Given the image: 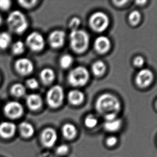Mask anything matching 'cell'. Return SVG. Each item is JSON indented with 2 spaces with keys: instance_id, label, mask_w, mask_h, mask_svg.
<instances>
[{
  "instance_id": "obj_1",
  "label": "cell",
  "mask_w": 157,
  "mask_h": 157,
  "mask_svg": "<svg viewBox=\"0 0 157 157\" xmlns=\"http://www.w3.org/2000/svg\"><path fill=\"white\" fill-rule=\"evenodd\" d=\"M96 108L98 113L105 117L108 115H117L121 109V104L116 97L111 94H104L97 100Z\"/></svg>"
},
{
  "instance_id": "obj_2",
  "label": "cell",
  "mask_w": 157,
  "mask_h": 157,
  "mask_svg": "<svg viewBox=\"0 0 157 157\" xmlns=\"http://www.w3.org/2000/svg\"><path fill=\"white\" fill-rule=\"evenodd\" d=\"M70 44L74 51L77 53H83L89 46V36L83 30L72 31L70 34Z\"/></svg>"
},
{
  "instance_id": "obj_3",
  "label": "cell",
  "mask_w": 157,
  "mask_h": 157,
  "mask_svg": "<svg viewBox=\"0 0 157 157\" xmlns=\"http://www.w3.org/2000/svg\"><path fill=\"white\" fill-rule=\"evenodd\" d=\"M9 27L17 34H22L28 28L25 16L20 11H13L9 15L7 19Z\"/></svg>"
},
{
  "instance_id": "obj_4",
  "label": "cell",
  "mask_w": 157,
  "mask_h": 157,
  "mask_svg": "<svg viewBox=\"0 0 157 157\" xmlns=\"http://www.w3.org/2000/svg\"><path fill=\"white\" fill-rule=\"evenodd\" d=\"M89 79V73L82 66H79L70 71L68 76V81L73 86H82L85 85Z\"/></svg>"
},
{
  "instance_id": "obj_5",
  "label": "cell",
  "mask_w": 157,
  "mask_h": 157,
  "mask_svg": "<svg viewBox=\"0 0 157 157\" xmlns=\"http://www.w3.org/2000/svg\"><path fill=\"white\" fill-rule=\"evenodd\" d=\"M109 23V20L107 15L102 12L94 13L90 18V26L96 32H103L108 28Z\"/></svg>"
},
{
  "instance_id": "obj_6",
  "label": "cell",
  "mask_w": 157,
  "mask_h": 157,
  "mask_svg": "<svg viewBox=\"0 0 157 157\" xmlns=\"http://www.w3.org/2000/svg\"><path fill=\"white\" fill-rule=\"evenodd\" d=\"M64 99L63 88L59 85H55L47 92L46 100L52 108H57L61 105Z\"/></svg>"
},
{
  "instance_id": "obj_7",
  "label": "cell",
  "mask_w": 157,
  "mask_h": 157,
  "mask_svg": "<svg viewBox=\"0 0 157 157\" xmlns=\"http://www.w3.org/2000/svg\"><path fill=\"white\" fill-rule=\"evenodd\" d=\"M26 44L33 51L40 52L45 47V42L41 34L38 32H33L28 36L26 38Z\"/></svg>"
},
{
  "instance_id": "obj_8",
  "label": "cell",
  "mask_w": 157,
  "mask_h": 157,
  "mask_svg": "<svg viewBox=\"0 0 157 157\" xmlns=\"http://www.w3.org/2000/svg\"><path fill=\"white\" fill-rule=\"evenodd\" d=\"M4 109L6 115L10 119H18L23 114V107L19 102L17 101H10L7 103Z\"/></svg>"
},
{
  "instance_id": "obj_9",
  "label": "cell",
  "mask_w": 157,
  "mask_h": 157,
  "mask_svg": "<svg viewBox=\"0 0 157 157\" xmlns=\"http://www.w3.org/2000/svg\"><path fill=\"white\" fill-rule=\"evenodd\" d=\"M153 75L151 70L144 69L136 75L135 81L139 87H145L151 84L153 81Z\"/></svg>"
},
{
  "instance_id": "obj_10",
  "label": "cell",
  "mask_w": 157,
  "mask_h": 157,
  "mask_svg": "<svg viewBox=\"0 0 157 157\" xmlns=\"http://www.w3.org/2000/svg\"><path fill=\"white\" fill-rule=\"evenodd\" d=\"M15 68L17 72L21 75H28L33 71L34 66L30 59L21 58L16 62Z\"/></svg>"
},
{
  "instance_id": "obj_11",
  "label": "cell",
  "mask_w": 157,
  "mask_h": 157,
  "mask_svg": "<svg viewBox=\"0 0 157 157\" xmlns=\"http://www.w3.org/2000/svg\"><path fill=\"white\" fill-rule=\"evenodd\" d=\"M57 140V132L52 128H46L41 134V143L44 146L46 147H53Z\"/></svg>"
},
{
  "instance_id": "obj_12",
  "label": "cell",
  "mask_w": 157,
  "mask_h": 157,
  "mask_svg": "<svg viewBox=\"0 0 157 157\" xmlns=\"http://www.w3.org/2000/svg\"><path fill=\"white\" fill-rule=\"evenodd\" d=\"M66 39L65 33L61 30H56L52 32L48 37L49 45L54 48L62 47Z\"/></svg>"
},
{
  "instance_id": "obj_13",
  "label": "cell",
  "mask_w": 157,
  "mask_h": 157,
  "mask_svg": "<svg viewBox=\"0 0 157 157\" xmlns=\"http://www.w3.org/2000/svg\"><path fill=\"white\" fill-rule=\"evenodd\" d=\"M16 126L11 122H3L0 123V136L2 138L8 139L15 135Z\"/></svg>"
},
{
  "instance_id": "obj_14",
  "label": "cell",
  "mask_w": 157,
  "mask_h": 157,
  "mask_svg": "<svg viewBox=\"0 0 157 157\" xmlns=\"http://www.w3.org/2000/svg\"><path fill=\"white\" fill-rule=\"evenodd\" d=\"M94 46L97 52L100 54H104L110 48V41L106 36H99L94 41Z\"/></svg>"
},
{
  "instance_id": "obj_15",
  "label": "cell",
  "mask_w": 157,
  "mask_h": 157,
  "mask_svg": "<svg viewBox=\"0 0 157 157\" xmlns=\"http://www.w3.org/2000/svg\"><path fill=\"white\" fill-rule=\"evenodd\" d=\"M26 104L29 108L32 110H36L40 108L43 104V100L37 94H31L26 98Z\"/></svg>"
},
{
  "instance_id": "obj_16",
  "label": "cell",
  "mask_w": 157,
  "mask_h": 157,
  "mask_svg": "<svg viewBox=\"0 0 157 157\" xmlns=\"http://www.w3.org/2000/svg\"><path fill=\"white\" fill-rule=\"evenodd\" d=\"M68 100L73 105H78L83 102L84 95L82 92L77 90L70 91L68 94Z\"/></svg>"
},
{
  "instance_id": "obj_17",
  "label": "cell",
  "mask_w": 157,
  "mask_h": 157,
  "mask_svg": "<svg viewBox=\"0 0 157 157\" xmlns=\"http://www.w3.org/2000/svg\"><path fill=\"white\" fill-rule=\"evenodd\" d=\"M19 130L24 138H29L33 136L34 128L33 126L27 122H23L19 125Z\"/></svg>"
},
{
  "instance_id": "obj_18",
  "label": "cell",
  "mask_w": 157,
  "mask_h": 157,
  "mask_svg": "<svg viewBox=\"0 0 157 157\" xmlns=\"http://www.w3.org/2000/svg\"><path fill=\"white\" fill-rule=\"evenodd\" d=\"M41 80L45 84H49L55 78V73L51 68H45L40 74Z\"/></svg>"
},
{
  "instance_id": "obj_19",
  "label": "cell",
  "mask_w": 157,
  "mask_h": 157,
  "mask_svg": "<svg viewBox=\"0 0 157 157\" xmlns=\"http://www.w3.org/2000/svg\"><path fill=\"white\" fill-rule=\"evenodd\" d=\"M62 131L64 137L68 140H72L76 136V128L72 124L67 123L64 124Z\"/></svg>"
},
{
  "instance_id": "obj_20",
  "label": "cell",
  "mask_w": 157,
  "mask_h": 157,
  "mask_svg": "<svg viewBox=\"0 0 157 157\" xmlns=\"http://www.w3.org/2000/svg\"><path fill=\"white\" fill-rule=\"evenodd\" d=\"M122 124L121 120L115 119L110 121H106L104 123L105 129L108 132H117L120 128Z\"/></svg>"
},
{
  "instance_id": "obj_21",
  "label": "cell",
  "mask_w": 157,
  "mask_h": 157,
  "mask_svg": "<svg viewBox=\"0 0 157 157\" xmlns=\"http://www.w3.org/2000/svg\"><path fill=\"white\" fill-rule=\"evenodd\" d=\"M106 71L105 64L102 61H98L94 62L92 66V71L96 76H102Z\"/></svg>"
},
{
  "instance_id": "obj_22",
  "label": "cell",
  "mask_w": 157,
  "mask_h": 157,
  "mask_svg": "<svg viewBox=\"0 0 157 157\" xmlns=\"http://www.w3.org/2000/svg\"><path fill=\"white\" fill-rule=\"evenodd\" d=\"M11 93L16 97H21L25 94V87L20 83H16L11 88Z\"/></svg>"
},
{
  "instance_id": "obj_23",
  "label": "cell",
  "mask_w": 157,
  "mask_h": 157,
  "mask_svg": "<svg viewBox=\"0 0 157 157\" xmlns=\"http://www.w3.org/2000/svg\"><path fill=\"white\" fill-rule=\"evenodd\" d=\"M11 37L8 33L2 32L0 33V48L6 49L10 44Z\"/></svg>"
},
{
  "instance_id": "obj_24",
  "label": "cell",
  "mask_w": 157,
  "mask_h": 157,
  "mask_svg": "<svg viewBox=\"0 0 157 157\" xmlns=\"http://www.w3.org/2000/svg\"><path fill=\"white\" fill-rule=\"evenodd\" d=\"M128 19L131 25L133 26L137 25L140 22L141 14L138 11H132L130 13Z\"/></svg>"
},
{
  "instance_id": "obj_25",
  "label": "cell",
  "mask_w": 157,
  "mask_h": 157,
  "mask_svg": "<svg viewBox=\"0 0 157 157\" xmlns=\"http://www.w3.org/2000/svg\"><path fill=\"white\" fill-rule=\"evenodd\" d=\"M73 62V58L69 54L63 55L59 59V64L62 68L64 69L68 68L72 64Z\"/></svg>"
},
{
  "instance_id": "obj_26",
  "label": "cell",
  "mask_w": 157,
  "mask_h": 157,
  "mask_svg": "<svg viewBox=\"0 0 157 157\" xmlns=\"http://www.w3.org/2000/svg\"><path fill=\"white\" fill-rule=\"evenodd\" d=\"M25 50V46L21 41H18L13 44L12 47V51L14 54L19 55L23 53Z\"/></svg>"
},
{
  "instance_id": "obj_27",
  "label": "cell",
  "mask_w": 157,
  "mask_h": 157,
  "mask_svg": "<svg viewBox=\"0 0 157 157\" xmlns=\"http://www.w3.org/2000/svg\"><path fill=\"white\" fill-rule=\"evenodd\" d=\"M98 123V120L92 115H88L85 119V124L87 128H94Z\"/></svg>"
},
{
  "instance_id": "obj_28",
  "label": "cell",
  "mask_w": 157,
  "mask_h": 157,
  "mask_svg": "<svg viewBox=\"0 0 157 157\" xmlns=\"http://www.w3.org/2000/svg\"><path fill=\"white\" fill-rule=\"evenodd\" d=\"M80 24H81V20L79 18L76 17L72 18L69 23V27L71 29V31L78 30V28Z\"/></svg>"
},
{
  "instance_id": "obj_29",
  "label": "cell",
  "mask_w": 157,
  "mask_h": 157,
  "mask_svg": "<svg viewBox=\"0 0 157 157\" xmlns=\"http://www.w3.org/2000/svg\"><path fill=\"white\" fill-rule=\"evenodd\" d=\"M69 151V147L68 145L66 144H62L59 145V147H57L56 149V153L59 155H65L66 154L68 153Z\"/></svg>"
},
{
  "instance_id": "obj_30",
  "label": "cell",
  "mask_w": 157,
  "mask_h": 157,
  "mask_svg": "<svg viewBox=\"0 0 157 157\" xmlns=\"http://www.w3.org/2000/svg\"><path fill=\"white\" fill-rule=\"evenodd\" d=\"M36 1L32 0V1H18L19 4L25 8H32V6H34L35 4L36 3Z\"/></svg>"
},
{
  "instance_id": "obj_31",
  "label": "cell",
  "mask_w": 157,
  "mask_h": 157,
  "mask_svg": "<svg viewBox=\"0 0 157 157\" xmlns=\"http://www.w3.org/2000/svg\"><path fill=\"white\" fill-rule=\"evenodd\" d=\"M26 85L28 87H30V89H36L39 86V83L36 79L34 78H30L26 81Z\"/></svg>"
},
{
  "instance_id": "obj_32",
  "label": "cell",
  "mask_w": 157,
  "mask_h": 157,
  "mask_svg": "<svg viewBox=\"0 0 157 157\" xmlns=\"http://www.w3.org/2000/svg\"><path fill=\"white\" fill-rule=\"evenodd\" d=\"M11 2L9 0H1L0 1V9L2 10H7L10 8Z\"/></svg>"
},
{
  "instance_id": "obj_33",
  "label": "cell",
  "mask_w": 157,
  "mask_h": 157,
  "mask_svg": "<svg viewBox=\"0 0 157 157\" xmlns=\"http://www.w3.org/2000/svg\"><path fill=\"white\" fill-rule=\"evenodd\" d=\"M144 63V59L143 57L138 56L135 57L134 60V64L135 66L137 67H141L143 66V64Z\"/></svg>"
},
{
  "instance_id": "obj_34",
  "label": "cell",
  "mask_w": 157,
  "mask_h": 157,
  "mask_svg": "<svg viewBox=\"0 0 157 157\" xmlns=\"http://www.w3.org/2000/svg\"><path fill=\"white\" fill-rule=\"evenodd\" d=\"M117 140L116 137L114 136H111L108 137L106 140V144L109 147H113L117 144Z\"/></svg>"
},
{
  "instance_id": "obj_35",
  "label": "cell",
  "mask_w": 157,
  "mask_h": 157,
  "mask_svg": "<svg viewBox=\"0 0 157 157\" xmlns=\"http://www.w3.org/2000/svg\"><path fill=\"white\" fill-rule=\"evenodd\" d=\"M113 2L114 3L115 5H117V6H122V5H123V4H124L125 3H127V1H113Z\"/></svg>"
},
{
  "instance_id": "obj_36",
  "label": "cell",
  "mask_w": 157,
  "mask_h": 157,
  "mask_svg": "<svg viewBox=\"0 0 157 157\" xmlns=\"http://www.w3.org/2000/svg\"><path fill=\"white\" fill-rule=\"evenodd\" d=\"M145 2H147V1H137L136 2V3H138V4H144V3H145Z\"/></svg>"
},
{
  "instance_id": "obj_37",
  "label": "cell",
  "mask_w": 157,
  "mask_h": 157,
  "mask_svg": "<svg viewBox=\"0 0 157 157\" xmlns=\"http://www.w3.org/2000/svg\"><path fill=\"white\" fill-rule=\"evenodd\" d=\"M2 17H1V16H0V25L1 24V23H2Z\"/></svg>"
}]
</instances>
